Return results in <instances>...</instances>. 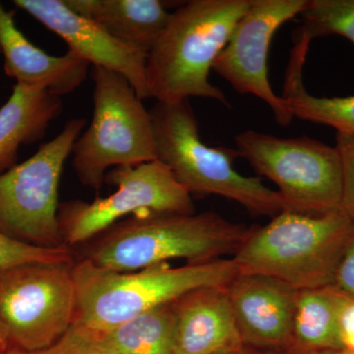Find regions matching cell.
<instances>
[{"instance_id":"cell-1","label":"cell","mask_w":354,"mask_h":354,"mask_svg":"<svg viewBox=\"0 0 354 354\" xmlns=\"http://www.w3.org/2000/svg\"><path fill=\"white\" fill-rule=\"evenodd\" d=\"M76 288L73 325L99 335L145 312L206 288H225L239 274L232 259L167 263L135 272H114L83 259L72 265Z\"/></svg>"},{"instance_id":"cell-2","label":"cell","mask_w":354,"mask_h":354,"mask_svg":"<svg viewBox=\"0 0 354 354\" xmlns=\"http://www.w3.org/2000/svg\"><path fill=\"white\" fill-rule=\"evenodd\" d=\"M252 0H191L171 13L147 57L150 97L178 102L190 97L220 102L223 91L212 85L209 71Z\"/></svg>"},{"instance_id":"cell-3","label":"cell","mask_w":354,"mask_h":354,"mask_svg":"<svg viewBox=\"0 0 354 354\" xmlns=\"http://www.w3.org/2000/svg\"><path fill=\"white\" fill-rule=\"evenodd\" d=\"M252 227L213 212L148 213L109 227L84 259L114 272H135L169 260L202 263L232 255Z\"/></svg>"},{"instance_id":"cell-4","label":"cell","mask_w":354,"mask_h":354,"mask_svg":"<svg viewBox=\"0 0 354 354\" xmlns=\"http://www.w3.org/2000/svg\"><path fill=\"white\" fill-rule=\"evenodd\" d=\"M342 209L324 216L285 211L253 225L232 256L239 274H260L298 291L332 285L353 228Z\"/></svg>"},{"instance_id":"cell-5","label":"cell","mask_w":354,"mask_h":354,"mask_svg":"<svg viewBox=\"0 0 354 354\" xmlns=\"http://www.w3.org/2000/svg\"><path fill=\"white\" fill-rule=\"evenodd\" d=\"M158 160L169 167L176 180L190 193L213 194L239 203L254 215L278 216L286 205L278 191L258 177L234 169V149L203 143L190 100L158 102L150 109Z\"/></svg>"},{"instance_id":"cell-6","label":"cell","mask_w":354,"mask_h":354,"mask_svg":"<svg viewBox=\"0 0 354 354\" xmlns=\"http://www.w3.org/2000/svg\"><path fill=\"white\" fill-rule=\"evenodd\" d=\"M93 118L72 148L80 183L100 189L111 167H136L158 160L152 118L124 77L95 67Z\"/></svg>"},{"instance_id":"cell-7","label":"cell","mask_w":354,"mask_h":354,"mask_svg":"<svg viewBox=\"0 0 354 354\" xmlns=\"http://www.w3.org/2000/svg\"><path fill=\"white\" fill-rule=\"evenodd\" d=\"M234 150L256 174L278 186L286 211L324 216L342 209V167L335 146L248 130L235 137Z\"/></svg>"},{"instance_id":"cell-8","label":"cell","mask_w":354,"mask_h":354,"mask_svg":"<svg viewBox=\"0 0 354 354\" xmlns=\"http://www.w3.org/2000/svg\"><path fill=\"white\" fill-rule=\"evenodd\" d=\"M86 122L84 118L67 121L32 157L0 174V232L32 245L66 246L58 220V188Z\"/></svg>"},{"instance_id":"cell-9","label":"cell","mask_w":354,"mask_h":354,"mask_svg":"<svg viewBox=\"0 0 354 354\" xmlns=\"http://www.w3.org/2000/svg\"><path fill=\"white\" fill-rule=\"evenodd\" d=\"M75 312L72 264L29 263L0 272V322L11 348L53 346L72 327Z\"/></svg>"},{"instance_id":"cell-10","label":"cell","mask_w":354,"mask_h":354,"mask_svg":"<svg viewBox=\"0 0 354 354\" xmlns=\"http://www.w3.org/2000/svg\"><path fill=\"white\" fill-rule=\"evenodd\" d=\"M106 181L118 187L109 197L91 203L67 202L58 209L65 244L87 241L130 214H195L189 191L158 160L136 167H115L106 174Z\"/></svg>"},{"instance_id":"cell-11","label":"cell","mask_w":354,"mask_h":354,"mask_svg":"<svg viewBox=\"0 0 354 354\" xmlns=\"http://www.w3.org/2000/svg\"><path fill=\"white\" fill-rule=\"evenodd\" d=\"M309 0H252L221 51L213 70L242 95H253L271 108L274 120L288 127L295 116L285 100L272 90L268 57L272 37L299 15Z\"/></svg>"},{"instance_id":"cell-12","label":"cell","mask_w":354,"mask_h":354,"mask_svg":"<svg viewBox=\"0 0 354 354\" xmlns=\"http://www.w3.org/2000/svg\"><path fill=\"white\" fill-rule=\"evenodd\" d=\"M14 4L55 32L70 51L95 67L120 74L140 99H150L147 84L148 55L109 35L94 21L72 11L64 0H14Z\"/></svg>"},{"instance_id":"cell-13","label":"cell","mask_w":354,"mask_h":354,"mask_svg":"<svg viewBox=\"0 0 354 354\" xmlns=\"http://www.w3.org/2000/svg\"><path fill=\"white\" fill-rule=\"evenodd\" d=\"M244 346L288 348L298 290L260 274H237L227 286Z\"/></svg>"},{"instance_id":"cell-14","label":"cell","mask_w":354,"mask_h":354,"mask_svg":"<svg viewBox=\"0 0 354 354\" xmlns=\"http://www.w3.org/2000/svg\"><path fill=\"white\" fill-rule=\"evenodd\" d=\"M172 354H225L245 349L225 288H206L174 301Z\"/></svg>"},{"instance_id":"cell-15","label":"cell","mask_w":354,"mask_h":354,"mask_svg":"<svg viewBox=\"0 0 354 354\" xmlns=\"http://www.w3.org/2000/svg\"><path fill=\"white\" fill-rule=\"evenodd\" d=\"M0 50L4 71L17 84L44 88L62 97L80 87L90 64L72 51L53 57L31 43L18 29L12 12L0 3Z\"/></svg>"},{"instance_id":"cell-16","label":"cell","mask_w":354,"mask_h":354,"mask_svg":"<svg viewBox=\"0 0 354 354\" xmlns=\"http://www.w3.org/2000/svg\"><path fill=\"white\" fill-rule=\"evenodd\" d=\"M74 12L94 21L109 35L148 55L171 13L158 0H64Z\"/></svg>"},{"instance_id":"cell-17","label":"cell","mask_w":354,"mask_h":354,"mask_svg":"<svg viewBox=\"0 0 354 354\" xmlns=\"http://www.w3.org/2000/svg\"><path fill=\"white\" fill-rule=\"evenodd\" d=\"M62 111V97L44 88L16 83L0 109V174L17 165L20 146L44 138Z\"/></svg>"},{"instance_id":"cell-18","label":"cell","mask_w":354,"mask_h":354,"mask_svg":"<svg viewBox=\"0 0 354 354\" xmlns=\"http://www.w3.org/2000/svg\"><path fill=\"white\" fill-rule=\"evenodd\" d=\"M344 297L332 286L298 291L290 349L297 354L344 351L339 316Z\"/></svg>"},{"instance_id":"cell-19","label":"cell","mask_w":354,"mask_h":354,"mask_svg":"<svg viewBox=\"0 0 354 354\" xmlns=\"http://www.w3.org/2000/svg\"><path fill=\"white\" fill-rule=\"evenodd\" d=\"M310 44L305 39H295L286 71L281 97L295 118L327 125L335 128L337 133L354 134V95L319 97L310 94L304 87L302 71Z\"/></svg>"},{"instance_id":"cell-20","label":"cell","mask_w":354,"mask_h":354,"mask_svg":"<svg viewBox=\"0 0 354 354\" xmlns=\"http://www.w3.org/2000/svg\"><path fill=\"white\" fill-rule=\"evenodd\" d=\"M174 302L134 317L95 335L104 354H172Z\"/></svg>"},{"instance_id":"cell-21","label":"cell","mask_w":354,"mask_h":354,"mask_svg":"<svg viewBox=\"0 0 354 354\" xmlns=\"http://www.w3.org/2000/svg\"><path fill=\"white\" fill-rule=\"evenodd\" d=\"M299 16L298 32L311 41L341 36L354 46V0H309Z\"/></svg>"},{"instance_id":"cell-22","label":"cell","mask_w":354,"mask_h":354,"mask_svg":"<svg viewBox=\"0 0 354 354\" xmlns=\"http://www.w3.org/2000/svg\"><path fill=\"white\" fill-rule=\"evenodd\" d=\"M29 263L72 264V255L67 246L46 248L32 245L0 232V272Z\"/></svg>"},{"instance_id":"cell-23","label":"cell","mask_w":354,"mask_h":354,"mask_svg":"<svg viewBox=\"0 0 354 354\" xmlns=\"http://www.w3.org/2000/svg\"><path fill=\"white\" fill-rule=\"evenodd\" d=\"M1 354H104L100 348L97 337L87 330L72 325L68 332L48 348L38 351H22L15 348L7 349Z\"/></svg>"},{"instance_id":"cell-24","label":"cell","mask_w":354,"mask_h":354,"mask_svg":"<svg viewBox=\"0 0 354 354\" xmlns=\"http://www.w3.org/2000/svg\"><path fill=\"white\" fill-rule=\"evenodd\" d=\"M335 142L342 167V209L354 223V134L337 133Z\"/></svg>"},{"instance_id":"cell-25","label":"cell","mask_w":354,"mask_h":354,"mask_svg":"<svg viewBox=\"0 0 354 354\" xmlns=\"http://www.w3.org/2000/svg\"><path fill=\"white\" fill-rule=\"evenodd\" d=\"M330 286L346 297H354V225Z\"/></svg>"},{"instance_id":"cell-26","label":"cell","mask_w":354,"mask_h":354,"mask_svg":"<svg viewBox=\"0 0 354 354\" xmlns=\"http://www.w3.org/2000/svg\"><path fill=\"white\" fill-rule=\"evenodd\" d=\"M11 348L10 342H9L8 335L3 325L0 322V354L3 353L7 349Z\"/></svg>"},{"instance_id":"cell-27","label":"cell","mask_w":354,"mask_h":354,"mask_svg":"<svg viewBox=\"0 0 354 354\" xmlns=\"http://www.w3.org/2000/svg\"><path fill=\"white\" fill-rule=\"evenodd\" d=\"M321 354H353L348 353V351H332V353H321Z\"/></svg>"},{"instance_id":"cell-28","label":"cell","mask_w":354,"mask_h":354,"mask_svg":"<svg viewBox=\"0 0 354 354\" xmlns=\"http://www.w3.org/2000/svg\"><path fill=\"white\" fill-rule=\"evenodd\" d=\"M225 354H247L245 349L243 351H241V353H225Z\"/></svg>"}]
</instances>
